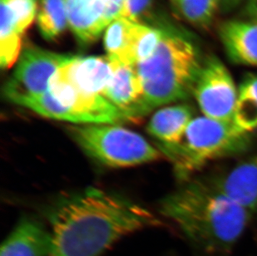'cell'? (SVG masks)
I'll list each match as a JSON object with an SVG mask.
<instances>
[{
	"label": "cell",
	"mask_w": 257,
	"mask_h": 256,
	"mask_svg": "<svg viewBox=\"0 0 257 256\" xmlns=\"http://www.w3.org/2000/svg\"><path fill=\"white\" fill-rule=\"evenodd\" d=\"M243 0H221V10L224 12H230L232 10H235Z\"/></svg>",
	"instance_id": "44dd1931"
},
{
	"label": "cell",
	"mask_w": 257,
	"mask_h": 256,
	"mask_svg": "<svg viewBox=\"0 0 257 256\" xmlns=\"http://www.w3.org/2000/svg\"><path fill=\"white\" fill-rule=\"evenodd\" d=\"M68 26L82 45L97 41L107 29L98 0H65Z\"/></svg>",
	"instance_id": "4fadbf2b"
},
{
	"label": "cell",
	"mask_w": 257,
	"mask_h": 256,
	"mask_svg": "<svg viewBox=\"0 0 257 256\" xmlns=\"http://www.w3.org/2000/svg\"><path fill=\"white\" fill-rule=\"evenodd\" d=\"M49 219L50 256H98L122 237L159 224L145 207L97 188L61 200Z\"/></svg>",
	"instance_id": "6da1fadb"
},
{
	"label": "cell",
	"mask_w": 257,
	"mask_h": 256,
	"mask_svg": "<svg viewBox=\"0 0 257 256\" xmlns=\"http://www.w3.org/2000/svg\"><path fill=\"white\" fill-rule=\"evenodd\" d=\"M202 63L199 50L188 37L163 29L157 50L136 66L143 83L146 113L193 96Z\"/></svg>",
	"instance_id": "3957f363"
},
{
	"label": "cell",
	"mask_w": 257,
	"mask_h": 256,
	"mask_svg": "<svg viewBox=\"0 0 257 256\" xmlns=\"http://www.w3.org/2000/svg\"><path fill=\"white\" fill-rule=\"evenodd\" d=\"M70 57L33 45L25 47L12 77L5 84V97L18 105L23 100L44 94L49 90L52 77Z\"/></svg>",
	"instance_id": "8992f818"
},
{
	"label": "cell",
	"mask_w": 257,
	"mask_h": 256,
	"mask_svg": "<svg viewBox=\"0 0 257 256\" xmlns=\"http://www.w3.org/2000/svg\"><path fill=\"white\" fill-rule=\"evenodd\" d=\"M194 118V110L188 104L171 105L156 111L148 122V132L159 145H174L182 140Z\"/></svg>",
	"instance_id": "5bb4252c"
},
{
	"label": "cell",
	"mask_w": 257,
	"mask_h": 256,
	"mask_svg": "<svg viewBox=\"0 0 257 256\" xmlns=\"http://www.w3.org/2000/svg\"><path fill=\"white\" fill-rule=\"evenodd\" d=\"M221 0H171L175 12L190 25L207 29L213 21Z\"/></svg>",
	"instance_id": "ac0fdd59"
},
{
	"label": "cell",
	"mask_w": 257,
	"mask_h": 256,
	"mask_svg": "<svg viewBox=\"0 0 257 256\" xmlns=\"http://www.w3.org/2000/svg\"><path fill=\"white\" fill-rule=\"evenodd\" d=\"M102 16L107 27L116 19L121 18L125 0H98Z\"/></svg>",
	"instance_id": "ffe728a7"
},
{
	"label": "cell",
	"mask_w": 257,
	"mask_h": 256,
	"mask_svg": "<svg viewBox=\"0 0 257 256\" xmlns=\"http://www.w3.org/2000/svg\"><path fill=\"white\" fill-rule=\"evenodd\" d=\"M109 58L112 74L102 96L121 111L126 121H136L147 114L143 105V83L136 66Z\"/></svg>",
	"instance_id": "9c48e42d"
},
{
	"label": "cell",
	"mask_w": 257,
	"mask_h": 256,
	"mask_svg": "<svg viewBox=\"0 0 257 256\" xmlns=\"http://www.w3.org/2000/svg\"><path fill=\"white\" fill-rule=\"evenodd\" d=\"M152 4L153 0H125L121 17L143 25L142 22L149 15Z\"/></svg>",
	"instance_id": "d6986e66"
},
{
	"label": "cell",
	"mask_w": 257,
	"mask_h": 256,
	"mask_svg": "<svg viewBox=\"0 0 257 256\" xmlns=\"http://www.w3.org/2000/svg\"><path fill=\"white\" fill-rule=\"evenodd\" d=\"M37 24L42 37L53 41L64 33L68 25L65 0H39Z\"/></svg>",
	"instance_id": "e0dca14e"
},
{
	"label": "cell",
	"mask_w": 257,
	"mask_h": 256,
	"mask_svg": "<svg viewBox=\"0 0 257 256\" xmlns=\"http://www.w3.org/2000/svg\"><path fill=\"white\" fill-rule=\"evenodd\" d=\"M246 11L250 20H257V0H249Z\"/></svg>",
	"instance_id": "7402d4cb"
},
{
	"label": "cell",
	"mask_w": 257,
	"mask_h": 256,
	"mask_svg": "<svg viewBox=\"0 0 257 256\" xmlns=\"http://www.w3.org/2000/svg\"><path fill=\"white\" fill-rule=\"evenodd\" d=\"M70 135L88 157L107 167H135L163 156L143 136L117 124L73 126Z\"/></svg>",
	"instance_id": "5b68a950"
},
{
	"label": "cell",
	"mask_w": 257,
	"mask_h": 256,
	"mask_svg": "<svg viewBox=\"0 0 257 256\" xmlns=\"http://www.w3.org/2000/svg\"><path fill=\"white\" fill-rule=\"evenodd\" d=\"M37 10L38 0H0V66L4 70L20 58L23 38Z\"/></svg>",
	"instance_id": "ba28073f"
},
{
	"label": "cell",
	"mask_w": 257,
	"mask_h": 256,
	"mask_svg": "<svg viewBox=\"0 0 257 256\" xmlns=\"http://www.w3.org/2000/svg\"><path fill=\"white\" fill-rule=\"evenodd\" d=\"M237 96L238 88L224 63L215 55L203 58L193 90V97L203 116L231 122Z\"/></svg>",
	"instance_id": "52a82bcc"
},
{
	"label": "cell",
	"mask_w": 257,
	"mask_h": 256,
	"mask_svg": "<svg viewBox=\"0 0 257 256\" xmlns=\"http://www.w3.org/2000/svg\"><path fill=\"white\" fill-rule=\"evenodd\" d=\"M252 139V133L241 130L233 121L201 116L192 120L179 143L158 148L172 162L177 178L186 181L211 162L245 153Z\"/></svg>",
	"instance_id": "277c9868"
},
{
	"label": "cell",
	"mask_w": 257,
	"mask_h": 256,
	"mask_svg": "<svg viewBox=\"0 0 257 256\" xmlns=\"http://www.w3.org/2000/svg\"><path fill=\"white\" fill-rule=\"evenodd\" d=\"M136 25L137 23L121 17L107 27L103 39L107 56L124 64L133 65L132 49Z\"/></svg>",
	"instance_id": "9a60e30c"
},
{
	"label": "cell",
	"mask_w": 257,
	"mask_h": 256,
	"mask_svg": "<svg viewBox=\"0 0 257 256\" xmlns=\"http://www.w3.org/2000/svg\"><path fill=\"white\" fill-rule=\"evenodd\" d=\"M211 181L251 217L257 218V154L245 158Z\"/></svg>",
	"instance_id": "30bf717a"
},
{
	"label": "cell",
	"mask_w": 257,
	"mask_h": 256,
	"mask_svg": "<svg viewBox=\"0 0 257 256\" xmlns=\"http://www.w3.org/2000/svg\"><path fill=\"white\" fill-rule=\"evenodd\" d=\"M233 122L241 130H257V74L249 73L238 87Z\"/></svg>",
	"instance_id": "2e32d148"
},
{
	"label": "cell",
	"mask_w": 257,
	"mask_h": 256,
	"mask_svg": "<svg viewBox=\"0 0 257 256\" xmlns=\"http://www.w3.org/2000/svg\"><path fill=\"white\" fill-rule=\"evenodd\" d=\"M219 36L232 63L257 67V20H228L220 27Z\"/></svg>",
	"instance_id": "8fae6325"
},
{
	"label": "cell",
	"mask_w": 257,
	"mask_h": 256,
	"mask_svg": "<svg viewBox=\"0 0 257 256\" xmlns=\"http://www.w3.org/2000/svg\"><path fill=\"white\" fill-rule=\"evenodd\" d=\"M51 232L31 219L21 220L1 246L0 256H50Z\"/></svg>",
	"instance_id": "7c38bea8"
},
{
	"label": "cell",
	"mask_w": 257,
	"mask_h": 256,
	"mask_svg": "<svg viewBox=\"0 0 257 256\" xmlns=\"http://www.w3.org/2000/svg\"><path fill=\"white\" fill-rule=\"evenodd\" d=\"M161 213L195 244L211 253L230 250L251 215L211 181H192L167 196Z\"/></svg>",
	"instance_id": "7a4b0ae2"
}]
</instances>
